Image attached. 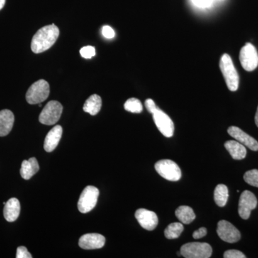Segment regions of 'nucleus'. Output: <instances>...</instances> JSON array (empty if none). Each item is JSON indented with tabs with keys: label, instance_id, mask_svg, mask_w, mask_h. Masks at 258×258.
<instances>
[{
	"label": "nucleus",
	"instance_id": "f257e3e1",
	"mask_svg": "<svg viewBox=\"0 0 258 258\" xmlns=\"http://www.w3.org/2000/svg\"><path fill=\"white\" fill-rule=\"evenodd\" d=\"M60 35L56 25H47L38 30L32 37L31 49L34 53H41L50 49L55 44Z\"/></svg>",
	"mask_w": 258,
	"mask_h": 258
},
{
	"label": "nucleus",
	"instance_id": "f03ea898",
	"mask_svg": "<svg viewBox=\"0 0 258 258\" xmlns=\"http://www.w3.org/2000/svg\"><path fill=\"white\" fill-rule=\"evenodd\" d=\"M220 68L228 89L231 91H237L238 89L240 79L232 58L228 54H224L222 56L220 61Z\"/></svg>",
	"mask_w": 258,
	"mask_h": 258
},
{
	"label": "nucleus",
	"instance_id": "7ed1b4c3",
	"mask_svg": "<svg viewBox=\"0 0 258 258\" xmlns=\"http://www.w3.org/2000/svg\"><path fill=\"white\" fill-rule=\"evenodd\" d=\"M50 94V86L45 80H39L29 88L26 100L30 104H38L45 101Z\"/></svg>",
	"mask_w": 258,
	"mask_h": 258
},
{
	"label": "nucleus",
	"instance_id": "20e7f679",
	"mask_svg": "<svg viewBox=\"0 0 258 258\" xmlns=\"http://www.w3.org/2000/svg\"><path fill=\"white\" fill-rule=\"evenodd\" d=\"M180 253L186 258H209L211 257V246L205 242H189L181 246Z\"/></svg>",
	"mask_w": 258,
	"mask_h": 258
},
{
	"label": "nucleus",
	"instance_id": "39448f33",
	"mask_svg": "<svg viewBox=\"0 0 258 258\" xmlns=\"http://www.w3.org/2000/svg\"><path fill=\"white\" fill-rule=\"evenodd\" d=\"M62 109L63 108L58 101L48 102L39 115V121L47 125L55 124L60 119Z\"/></svg>",
	"mask_w": 258,
	"mask_h": 258
},
{
	"label": "nucleus",
	"instance_id": "423d86ee",
	"mask_svg": "<svg viewBox=\"0 0 258 258\" xmlns=\"http://www.w3.org/2000/svg\"><path fill=\"white\" fill-rule=\"evenodd\" d=\"M155 169L158 174L169 181H179L181 177V171L179 166L174 161L164 159L155 164Z\"/></svg>",
	"mask_w": 258,
	"mask_h": 258
},
{
	"label": "nucleus",
	"instance_id": "0eeeda50",
	"mask_svg": "<svg viewBox=\"0 0 258 258\" xmlns=\"http://www.w3.org/2000/svg\"><path fill=\"white\" fill-rule=\"evenodd\" d=\"M99 190L96 186H88L83 189L80 196L78 208L81 213H88L96 207Z\"/></svg>",
	"mask_w": 258,
	"mask_h": 258
},
{
	"label": "nucleus",
	"instance_id": "6e6552de",
	"mask_svg": "<svg viewBox=\"0 0 258 258\" xmlns=\"http://www.w3.org/2000/svg\"><path fill=\"white\" fill-rule=\"evenodd\" d=\"M240 61L245 71H252L258 66V53L254 45L246 43L240 52Z\"/></svg>",
	"mask_w": 258,
	"mask_h": 258
},
{
	"label": "nucleus",
	"instance_id": "1a4fd4ad",
	"mask_svg": "<svg viewBox=\"0 0 258 258\" xmlns=\"http://www.w3.org/2000/svg\"><path fill=\"white\" fill-rule=\"evenodd\" d=\"M217 235L221 240L229 243H235L238 242L241 238L240 231L226 220H221L217 224Z\"/></svg>",
	"mask_w": 258,
	"mask_h": 258
},
{
	"label": "nucleus",
	"instance_id": "9d476101",
	"mask_svg": "<svg viewBox=\"0 0 258 258\" xmlns=\"http://www.w3.org/2000/svg\"><path fill=\"white\" fill-rule=\"evenodd\" d=\"M257 205L255 195L248 190L241 194L239 200L238 212L241 218L247 220L250 216L251 211L254 210Z\"/></svg>",
	"mask_w": 258,
	"mask_h": 258
},
{
	"label": "nucleus",
	"instance_id": "9b49d317",
	"mask_svg": "<svg viewBox=\"0 0 258 258\" xmlns=\"http://www.w3.org/2000/svg\"><path fill=\"white\" fill-rule=\"evenodd\" d=\"M152 115L154 123L159 132L168 138L172 137L174 135V125L170 117L159 108Z\"/></svg>",
	"mask_w": 258,
	"mask_h": 258
},
{
	"label": "nucleus",
	"instance_id": "f8f14e48",
	"mask_svg": "<svg viewBox=\"0 0 258 258\" xmlns=\"http://www.w3.org/2000/svg\"><path fill=\"white\" fill-rule=\"evenodd\" d=\"M135 217L139 225L147 230H154L159 223L157 214L146 209L142 208L137 210Z\"/></svg>",
	"mask_w": 258,
	"mask_h": 258
},
{
	"label": "nucleus",
	"instance_id": "ddd939ff",
	"mask_svg": "<svg viewBox=\"0 0 258 258\" xmlns=\"http://www.w3.org/2000/svg\"><path fill=\"white\" fill-rule=\"evenodd\" d=\"M232 138L240 142L244 147L249 148L250 150L257 152L258 151V142L252 137L246 134L243 131L237 126H230L227 130Z\"/></svg>",
	"mask_w": 258,
	"mask_h": 258
},
{
	"label": "nucleus",
	"instance_id": "4468645a",
	"mask_svg": "<svg viewBox=\"0 0 258 258\" xmlns=\"http://www.w3.org/2000/svg\"><path fill=\"white\" fill-rule=\"evenodd\" d=\"M106 239L97 233L86 234L79 240V246L84 249H100L104 246Z\"/></svg>",
	"mask_w": 258,
	"mask_h": 258
},
{
	"label": "nucleus",
	"instance_id": "2eb2a0df",
	"mask_svg": "<svg viewBox=\"0 0 258 258\" xmlns=\"http://www.w3.org/2000/svg\"><path fill=\"white\" fill-rule=\"evenodd\" d=\"M62 135V128L60 125H57L53 127L47 134L44 142V149L47 152H51L55 150L58 145Z\"/></svg>",
	"mask_w": 258,
	"mask_h": 258
},
{
	"label": "nucleus",
	"instance_id": "dca6fc26",
	"mask_svg": "<svg viewBox=\"0 0 258 258\" xmlns=\"http://www.w3.org/2000/svg\"><path fill=\"white\" fill-rule=\"evenodd\" d=\"M15 116L13 112L5 109L0 111V137L8 135L14 125Z\"/></svg>",
	"mask_w": 258,
	"mask_h": 258
},
{
	"label": "nucleus",
	"instance_id": "f3484780",
	"mask_svg": "<svg viewBox=\"0 0 258 258\" xmlns=\"http://www.w3.org/2000/svg\"><path fill=\"white\" fill-rule=\"evenodd\" d=\"M20 213V203L17 198H11L5 205L4 217L8 222H15Z\"/></svg>",
	"mask_w": 258,
	"mask_h": 258
},
{
	"label": "nucleus",
	"instance_id": "a211bd4d",
	"mask_svg": "<svg viewBox=\"0 0 258 258\" xmlns=\"http://www.w3.org/2000/svg\"><path fill=\"white\" fill-rule=\"evenodd\" d=\"M225 147L230 153L231 157L235 160L243 159L247 155L245 147L237 141H227L225 142Z\"/></svg>",
	"mask_w": 258,
	"mask_h": 258
},
{
	"label": "nucleus",
	"instance_id": "6ab92c4d",
	"mask_svg": "<svg viewBox=\"0 0 258 258\" xmlns=\"http://www.w3.org/2000/svg\"><path fill=\"white\" fill-rule=\"evenodd\" d=\"M40 169L38 162L35 157L30 158L29 160H25L22 163L20 174L24 179L28 180L31 179L32 176Z\"/></svg>",
	"mask_w": 258,
	"mask_h": 258
},
{
	"label": "nucleus",
	"instance_id": "aec40b11",
	"mask_svg": "<svg viewBox=\"0 0 258 258\" xmlns=\"http://www.w3.org/2000/svg\"><path fill=\"white\" fill-rule=\"evenodd\" d=\"M102 106L101 97L97 94H93L89 97L85 102L83 106V111L91 115L98 114Z\"/></svg>",
	"mask_w": 258,
	"mask_h": 258
},
{
	"label": "nucleus",
	"instance_id": "412c9836",
	"mask_svg": "<svg viewBox=\"0 0 258 258\" xmlns=\"http://www.w3.org/2000/svg\"><path fill=\"white\" fill-rule=\"evenodd\" d=\"M175 215L178 220L185 225H189L196 218V215L192 208L189 206H180L176 209Z\"/></svg>",
	"mask_w": 258,
	"mask_h": 258
},
{
	"label": "nucleus",
	"instance_id": "4be33fe9",
	"mask_svg": "<svg viewBox=\"0 0 258 258\" xmlns=\"http://www.w3.org/2000/svg\"><path fill=\"white\" fill-rule=\"evenodd\" d=\"M229 198L228 188L224 184H218L215 189L214 199L217 206L225 207Z\"/></svg>",
	"mask_w": 258,
	"mask_h": 258
},
{
	"label": "nucleus",
	"instance_id": "5701e85b",
	"mask_svg": "<svg viewBox=\"0 0 258 258\" xmlns=\"http://www.w3.org/2000/svg\"><path fill=\"white\" fill-rule=\"evenodd\" d=\"M184 231V226L180 222H174L168 226L164 231V235L167 239H176L181 235V232Z\"/></svg>",
	"mask_w": 258,
	"mask_h": 258
},
{
	"label": "nucleus",
	"instance_id": "b1692460",
	"mask_svg": "<svg viewBox=\"0 0 258 258\" xmlns=\"http://www.w3.org/2000/svg\"><path fill=\"white\" fill-rule=\"evenodd\" d=\"M125 111L134 113H140L143 111L142 102L135 98H129L124 104Z\"/></svg>",
	"mask_w": 258,
	"mask_h": 258
},
{
	"label": "nucleus",
	"instance_id": "393cba45",
	"mask_svg": "<svg viewBox=\"0 0 258 258\" xmlns=\"http://www.w3.org/2000/svg\"><path fill=\"white\" fill-rule=\"evenodd\" d=\"M244 180L246 183L252 186L258 187V170L252 169L244 174Z\"/></svg>",
	"mask_w": 258,
	"mask_h": 258
},
{
	"label": "nucleus",
	"instance_id": "a878e982",
	"mask_svg": "<svg viewBox=\"0 0 258 258\" xmlns=\"http://www.w3.org/2000/svg\"><path fill=\"white\" fill-rule=\"evenodd\" d=\"M80 53L83 58L90 59L92 58L96 55V49L93 46L83 47L80 50Z\"/></svg>",
	"mask_w": 258,
	"mask_h": 258
},
{
	"label": "nucleus",
	"instance_id": "bb28decb",
	"mask_svg": "<svg viewBox=\"0 0 258 258\" xmlns=\"http://www.w3.org/2000/svg\"><path fill=\"white\" fill-rule=\"evenodd\" d=\"M224 257L225 258H245L246 256L244 255L240 251L237 250V249H229L226 251L224 253Z\"/></svg>",
	"mask_w": 258,
	"mask_h": 258
},
{
	"label": "nucleus",
	"instance_id": "cd10ccee",
	"mask_svg": "<svg viewBox=\"0 0 258 258\" xmlns=\"http://www.w3.org/2000/svg\"><path fill=\"white\" fill-rule=\"evenodd\" d=\"M17 258H32V254L28 252V249L24 246H20L17 249Z\"/></svg>",
	"mask_w": 258,
	"mask_h": 258
},
{
	"label": "nucleus",
	"instance_id": "c85d7f7f",
	"mask_svg": "<svg viewBox=\"0 0 258 258\" xmlns=\"http://www.w3.org/2000/svg\"><path fill=\"white\" fill-rule=\"evenodd\" d=\"M102 34L107 39H112L115 37V31L111 27L106 25L102 28Z\"/></svg>",
	"mask_w": 258,
	"mask_h": 258
},
{
	"label": "nucleus",
	"instance_id": "c756f323",
	"mask_svg": "<svg viewBox=\"0 0 258 258\" xmlns=\"http://www.w3.org/2000/svg\"><path fill=\"white\" fill-rule=\"evenodd\" d=\"M194 5L202 8H209L211 6L214 0H191Z\"/></svg>",
	"mask_w": 258,
	"mask_h": 258
},
{
	"label": "nucleus",
	"instance_id": "7c9ffc66",
	"mask_svg": "<svg viewBox=\"0 0 258 258\" xmlns=\"http://www.w3.org/2000/svg\"><path fill=\"white\" fill-rule=\"evenodd\" d=\"M145 106L147 108V111L149 112V113H155L156 111L159 109V108L157 106H156L155 103L153 101L152 99H147V101H145Z\"/></svg>",
	"mask_w": 258,
	"mask_h": 258
},
{
	"label": "nucleus",
	"instance_id": "2f4dec72",
	"mask_svg": "<svg viewBox=\"0 0 258 258\" xmlns=\"http://www.w3.org/2000/svg\"><path fill=\"white\" fill-rule=\"evenodd\" d=\"M208 230L205 227H201L199 230L195 231L193 233V237L195 239H200L206 236Z\"/></svg>",
	"mask_w": 258,
	"mask_h": 258
},
{
	"label": "nucleus",
	"instance_id": "473e14b6",
	"mask_svg": "<svg viewBox=\"0 0 258 258\" xmlns=\"http://www.w3.org/2000/svg\"><path fill=\"white\" fill-rule=\"evenodd\" d=\"M5 3H6V0H0V10L4 8Z\"/></svg>",
	"mask_w": 258,
	"mask_h": 258
},
{
	"label": "nucleus",
	"instance_id": "72a5a7b5",
	"mask_svg": "<svg viewBox=\"0 0 258 258\" xmlns=\"http://www.w3.org/2000/svg\"><path fill=\"white\" fill-rule=\"evenodd\" d=\"M254 120H255L256 125L258 127V107L257 112H256L255 117H254Z\"/></svg>",
	"mask_w": 258,
	"mask_h": 258
}]
</instances>
